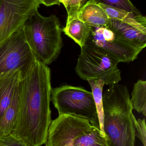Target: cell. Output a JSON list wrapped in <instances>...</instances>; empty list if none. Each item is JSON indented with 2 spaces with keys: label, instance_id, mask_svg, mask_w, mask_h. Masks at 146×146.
<instances>
[{
  "label": "cell",
  "instance_id": "cell-2",
  "mask_svg": "<svg viewBox=\"0 0 146 146\" xmlns=\"http://www.w3.org/2000/svg\"><path fill=\"white\" fill-rule=\"evenodd\" d=\"M103 131L109 146H135V129L128 89L119 83L103 94Z\"/></svg>",
  "mask_w": 146,
  "mask_h": 146
},
{
  "label": "cell",
  "instance_id": "cell-23",
  "mask_svg": "<svg viewBox=\"0 0 146 146\" xmlns=\"http://www.w3.org/2000/svg\"><path fill=\"white\" fill-rule=\"evenodd\" d=\"M36 1L39 3V5L40 4H43L47 7H50L55 5H58L59 6L61 5V3L59 0H36Z\"/></svg>",
  "mask_w": 146,
  "mask_h": 146
},
{
  "label": "cell",
  "instance_id": "cell-7",
  "mask_svg": "<svg viewBox=\"0 0 146 146\" xmlns=\"http://www.w3.org/2000/svg\"><path fill=\"white\" fill-rule=\"evenodd\" d=\"M87 42L107 52L119 63L133 61L144 49L123 39L106 26L92 27Z\"/></svg>",
  "mask_w": 146,
  "mask_h": 146
},
{
  "label": "cell",
  "instance_id": "cell-13",
  "mask_svg": "<svg viewBox=\"0 0 146 146\" xmlns=\"http://www.w3.org/2000/svg\"><path fill=\"white\" fill-rule=\"evenodd\" d=\"M91 29L92 27L81 21L77 15L67 17L63 32L81 48L87 41Z\"/></svg>",
  "mask_w": 146,
  "mask_h": 146
},
{
  "label": "cell",
  "instance_id": "cell-17",
  "mask_svg": "<svg viewBox=\"0 0 146 146\" xmlns=\"http://www.w3.org/2000/svg\"><path fill=\"white\" fill-rule=\"evenodd\" d=\"M89 82L92 93L93 96L94 103L96 105L97 113L99 121L100 130L102 133L105 135L103 131L104 110L103 105V88L105 82L102 79L89 80Z\"/></svg>",
  "mask_w": 146,
  "mask_h": 146
},
{
  "label": "cell",
  "instance_id": "cell-22",
  "mask_svg": "<svg viewBox=\"0 0 146 146\" xmlns=\"http://www.w3.org/2000/svg\"><path fill=\"white\" fill-rule=\"evenodd\" d=\"M87 0H72L66 9L67 17L78 15L79 10Z\"/></svg>",
  "mask_w": 146,
  "mask_h": 146
},
{
  "label": "cell",
  "instance_id": "cell-11",
  "mask_svg": "<svg viewBox=\"0 0 146 146\" xmlns=\"http://www.w3.org/2000/svg\"><path fill=\"white\" fill-rule=\"evenodd\" d=\"M106 26L135 46L143 49L145 48L146 31L129 24L110 18Z\"/></svg>",
  "mask_w": 146,
  "mask_h": 146
},
{
  "label": "cell",
  "instance_id": "cell-19",
  "mask_svg": "<svg viewBox=\"0 0 146 146\" xmlns=\"http://www.w3.org/2000/svg\"><path fill=\"white\" fill-rule=\"evenodd\" d=\"M97 3L125 10L129 12L140 13L130 0H94Z\"/></svg>",
  "mask_w": 146,
  "mask_h": 146
},
{
  "label": "cell",
  "instance_id": "cell-20",
  "mask_svg": "<svg viewBox=\"0 0 146 146\" xmlns=\"http://www.w3.org/2000/svg\"><path fill=\"white\" fill-rule=\"evenodd\" d=\"M133 120L135 129V137H137L141 141L143 146H146L145 119L144 118L137 120L133 115Z\"/></svg>",
  "mask_w": 146,
  "mask_h": 146
},
{
  "label": "cell",
  "instance_id": "cell-10",
  "mask_svg": "<svg viewBox=\"0 0 146 146\" xmlns=\"http://www.w3.org/2000/svg\"><path fill=\"white\" fill-rule=\"evenodd\" d=\"M22 78L20 70H13L0 75V121Z\"/></svg>",
  "mask_w": 146,
  "mask_h": 146
},
{
  "label": "cell",
  "instance_id": "cell-25",
  "mask_svg": "<svg viewBox=\"0 0 146 146\" xmlns=\"http://www.w3.org/2000/svg\"><path fill=\"white\" fill-rule=\"evenodd\" d=\"M1 0H0V3H1Z\"/></svg>",
  "mask_w": 146,
  "mask_h": 146
},
{
  "label": "cell",
  "instance_id": "cell-6",
  "mask_svg": "<svg viewBox=\"0 0 146 146\" xmlns=\"http://www.w3.org/2000/svg\"><path fill=\"white\" fill-rule=\"evenodd\" d=\"M36 59L26 41L22 28L0 43V75L20 70L23 77Z\"/></svg>",
  "mask_w": 146,
  "mask_h": 146
},
{
  "label": "cell",
  "instance_id": "cell-15",
  "mask_svg": "<svg viewBox=\"0 0 146 146\" xmlns=\"http://www.w3.org/2000/svg\"><path fill=\"white\" fill-rule=\"evenodd\" d=\"M110 19H114L129 24L146 32V19L140 13L129 12L102 3H98Z\"/></svg>",
  "mask_w": 146,
  "mask_h": 146
},
{
  "label": "cell",
  "instance_id": "cell-24",
  "mask_svg": "<svg viewBox=\"0 0 146 146\" xmlns=\"http://www.w3.org/2000/svg\"><path fill=\"white\" fill-rule=\"evenodd\" d=\"M59 1H60V3H62V4L64 5L66 9H67V8L68 7L70 2H71L72 0H59Z\"/></svg>",
  "mask_w": 146,
  "mask_h": 146
},
{
  "label": "cell",
  "instance_id": "cell-9",
  "mask_svg": "<svg viewBox=\"0 0 146 146\" xmlns=\"http://www.w3.org/2000/svg\"><path fill=\"white\" fill-rule=\"evenodd\" d=\"M91 126L85 118L72 115H59L51 121L45 146H73L75 138Z\"/></svg>",
  "mask_w": 146,
  "mask_h": 146
},
{
  "label": "cell",
  "instance_id": "cell-14",
  "mask_svg": "<svg viewBox=\"0 0 146 146\" xmlns=\"http://www.w3.org/2000/svg\"><path fill=\"white\" fill-rule=\"evenodd\" d=\"M20 99L19 84L15 88L11 102L0 121V136L13 133L17 121Z\"/></svg>",
  "mask_w": 146,
  "mask_h": 146
},
{
  "label": "cell",
  "instance_id": "cell-16",
  "mask_svg": "<svg viewBox=\"0 0 146 146\" xmlns=\"http://www.w3.org/2000/svg\"><path fill=\"white\" fill-rule=\"evenodd\" d=\"M73 146H109L100 129L92 126L75 138Z\"/></svg>",
  "mask_w": 146,
  "mask_h": 146
},
{
  "label": "cell",
  "instance_id": "cell-3",
  "mask_svg": "<svg viewBox=\"0 0 146 146\" xmlns=\"http://www.w3.org/2000/svg\"><path fill=\"white\" fill-rule=\"evenodd\" d=\"M22 29L26 41L37 60L47 66L56 60L63 44V29L55 15L45 17L37 9Z\"/></svg>",
  "mask_w": 146,
  "mask_h": 146
},
{
  "label": "cell",
  "instance_id": "cell-12",
  "mask_svg": "<svg viewBox=\"0 0 146 146\" xmlns=\"http://www.w3.org/2000/svg\"><path fill=\"white\" fill-rule=\"evenodd\" d=\"M79 18L91 27L106 26L109 17L94 0H87L78 13Z\"/></svg>",
  "mask_w": 146,
  "mask_h": 146
},
{
  "label": "cell",
  "instance_id": "cell-5",
  "mask_svg": "<svg viewBox=\"0 0 146 146\" xmlns=\"http://www.w3.org/2000/svg\"><path fill=\"white\" fill-rule=\"evenodd\" d=\"M51 100L59 115H72L85 118L100 130L91 92L80 87L63 85L52 88Z\"/></svg>",
  "mask_w": 146,
  "mask_h": 146
},
{
  "label": "cell",
  "instance_id": "cell-1",
  "mask_svg": "<svg viewBox=\"0 0 146 146\" xmlns=\"http://www.w3.org/2000/svg\"><path fill=\"white\" fill-rule=\"evenodd\" d=\"M19 110L12 135L30 146L45 145L51 123V70L36 59L19 83Z\"/></svg>",
  "mask_w": 146,
  "mask_h": 146
},
{
  "label": "cell",
  "instance_id": "cell-21",
  "mask_svg": "<svg viewBox=\"0 0 146 146\" xmlns=\"http://www.w3.org/2000/svg\"><path fill=\"white\" fill-rule=\"evenodd\" d=\"M0 146H30L23 141L10 135L0 136Z\"/></svg>",
  "mask_w": 146,
  "mask_h": 146
},
{
  "label": "cell",
  "instance_id": "cell-8",
  "mask_svg": "<svg viewBox=\"0 0 146 146\" xmlns=\"http://www.w3.org/2000/svg\"><path fill=\"white\" fill-rule=\"evenodd\" d=\"M39 4L36 0H1L0 3V43L23 27Z\"/></svg>",
  "mask_w": 146,
  "mask_h": 146
},
{
  "label": "cell",
  "instance_id": "cell-4",
  "mask_svg": "<svg viewBox=\"0 0 146 146\" xmlns=\"http://www.w3.org/2000/svg\"><path fill=\"white\" fill-rule=\"evenodd\" d=\"M75 70L82 80L102 79L105 85L110 86L121 80L119 62L107 52L87 42L81 48Z\"/></svg>",
  "mask_w": 146,
  "mask_h": 146
},
{
  "label": "cell",
  "instance_id": "cell-18",
  "mask_svg": "<svg viewBox=\"0 0 146 146\" xmlns=\"http://www.w3.org/2000/svg\"><path fill=\"white\" fill-rule=\"evenodd\" d=\"M130 102L133 109L146 115V81L139 80L134 86Z\"/></svg>",
  "mask_w": 146,
  "mask_h": 146
}]
</instances>
